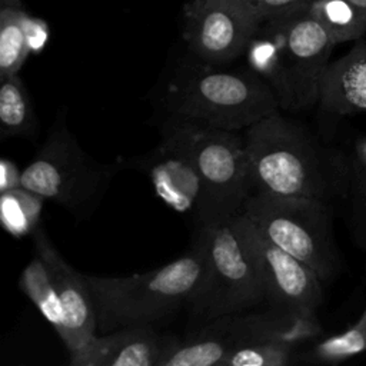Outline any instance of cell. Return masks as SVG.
I'll use <instances>...</instances> for the list:
<instances>
[{
    "mask_svg": "<svg viewBox=\"0 0 366 366\" xmlns=\"http://www.w3.org/2000/svg\"><path fill=\"white\" fill-rule=\"evenodd\" d=\"M252 192L332 203L350 190V160L279 112L244 130Z\"/></svg>",
    "mask_w": 366,
    "mask_h": 366,
    "instance_id": "cell-1",
    "label": "cell"
},
{
    "mask_svg": "<svg viewBox=\"0 0 366 366\" xmlns=\"http://www.w3.org/2000/svg\"><path fill=\"white\" fill-rule=\"evenodd\" d=\"M335 46L303 7L263 21L244 54L250 70L272 87L279 107L297 112L319 103L320 81Z\"/></svg>",
    "mask_w": 366,
    "mask_h": 366,
    "instance_id": "cell-2",
    "label": "cell"
},
{
    "mask_svg": "<svg viewBox=\"0 0 366 366\" xmlns=\"http://www.w3.org/2000/svg\"><path fill=\"white\" fill-rule=\"evenodd\" d=\"M204 270L206 254L197 237L189 253L146 273L122 277L84 274L94 300L97 330L153 326L172 316L187 305Z\"/></svg>",
    "mask_w": 366,
    "mask_h": 366,
    "instance_id": "cell-3",
    "label": "cell"
},
{
    "mask_svg": "<svg viewBox=\"0 0 366 366\" xmlns=\"http://www.w3.org/2000/svg\"><path fill=\"white\" fill-rule=\"evenodd\" d=\"M162 102L172 117L232 132L246 130L279 112L272 87L256 73L210 67L174 77Z\"/></svg>",
    "mask_w": 366,
    "mask_h": 366,
    "instance_id": "cell-4",
    "label": "cell"
},
{
    "mask_svg": "<svg viewBox=\"0 0 366 366\" xmlns=\"http://www.w3.org/2000/svg\"><path fill=\"white\" fill-rule=\"evenodd\" d=\"M240 213L273 243L313 269L323 282L337 273L332 203L252 192Z\"/></svg>",
    "mask_w": 366,
    "mask_h": 366,
    "instance_id": "cell-5",
    "label": "cell"
},
{
    "mask_svg": "<svg viewBox=\"0 0 366 366\" xmlns=\"http://www.w3.org/2000/svg\"><path fill=\"white\" fill-rule=\"evenodd\" d=\"M116 164L92 159L59 113L46 142L21 172L20 186L81 214L102 197Z\"/></svg>",
    "mask_w": 366,
    "mask_h": 366,
    "instance_id": "cell-6",
    "label": "cell"
},
{
    "mask_svg": "<svg viewBox=\"0 0 366 366\" xmlns=\"http://www.w3.org/2000/svg\"><path fill=\"white\" fill-rule=\"evenodd\" d=\"M182 140L202 179L210 204V224L237 216L253 190L244 136L169 116L164 122Z\"/></svg>",
    "mask_w": 366,
    "mask_h": 366,
    "instance_id": "cell-7",
    "label": "cell"
},
{
    "mask_svg": "<svg viewBox=\"0 0 366 366\" xmlns=\"http://www.w3.org/2000/svg\"><path fill=\"white\" fill-rule=\"evenodd\" d=\"M206 270L187 302L193 315L213 320L244 312L264 300L259 272L230 219L200 227Z\"/></svg>",
    "mask_w": 366,
    "mask_h": 366,
    "instance_id": "cell-8",
    "label": "cell"
},
{
    "mask_svg": "<svg viewBox=\"0 0 366 366\" xmlns=\"http://www.w3.org/2000/svg\"><path fill=\"white\" fill-rule=\"evenodd\" d=\"M232 220L259 272L264 300L272 307L316 313L323 302V280L316 272L273 243L242 213Z\"/></svg>",
    "mask_w": 366,
    "mask_h": 366,
    "instance_id": "cell-9",
    "label": "cell"
},
{
    "mask_svg": "<svg viewBox=\"0 0 366 366\" xmlns=\"http://www.w3.org/2000/svg\"><path fill=\"white\" fill-rule=\"evenodd\" d=\"M263 21L246 0H192L186 7L184 39L203 61L234 60Z\"/></svg>",
    "mask_w": 366,
    "mask_h": 366,
    "instance_id": "cell-10",
    "label": "cell"
},
{
    "mask_svg": "<svg viewBox=\"0 0 366 366\" xmlns=\"http://www.w3.org/2000/svg\"><path fill=\"white\" fill-rule=\"evenodd\" d=\"M147 173L157 194L174 210L190 213L200 226H209V197L197 169L179 136L163 123L162 143L149 156Z\"/></svg>",
    "mask_w": 366,
    "mask_h": 366,
    "instance_id": "cell-11",
    "label": "cell"
},
{
    "mask_svg": "<svg viewBox=\"0 0 366 366\" xmlns=\"http://www.w3.org/2000/svg\"><path fill=\"white\" fill-rule=\"evenodd\" d=\"M36 254L43 260L63 310V326L59 332L69 353L96 335L97 316L86 276L76 272L49 240L43 227L33 230Z\"/></svg>",
    "mask_w": 366,
    "mask_h": 366,
    "instance_id": "cell-12",
    "label": "cell"
},
{
    "mask_svg": "<svg viewBox=\"0 0 366 366\" xmlns=\"http://www.w3.org/2000/svg\"><path fill=\"white\" fill-rule=\"evenodd\" d=\"M177 337L163 335L152 325L127 326L94 335L70 352L71 366H160Z\"/></svg>",
    "mask_w": 366,
    "mask_h": 366,
    "instance_id": "cell-13",
    "label": "cell"
},
{
    "mask_svg": "<svg viewBox=\"0 0 366 366\" xmlns=\"http://www.w3.org/2000/svg\"><path fill=\"white\" fill-rule=\"evenodd\" d=\"M226 322L232 349L253 342H285L297 346L322 332L316 313L280 307L246 316H240V313L227 315Z\"/></svg>",
    "mask_w": 366,
    "mask_h": 366,
    "instance_id": "cell-14",
    "label": "cell"
},
{
    "mask_svg": "<svg viewBox=\"0 0 366 366\" xmlns=\"http://www.w3.org/2000/svg\"><path fill=\"white\" fill-rule=\"evenodd\" d=\"M319 104L337 116L366 113V41L363 37L356 40L345 56L326 67L320 81Z\"/></svg>",
    "mask_w": 366,
    "mask_h": 366,
    "instance_id": "cell-15",
    "label": "cell"
},
{
    "mask_svg": "<svg viewBox=\"0 0 366 366\" xmlns=\"http://www.w3.org/2000/svg\"><path fill=\"white\" fill-rule=\"evenodd\" d=\"M230 350L226 316H222L186 339H176L160 366H223Z\"/></svg>",
    "mask_w": 366,
    "mask_h": 366,
    "instance_id": "cell-16",
    "label": "cell"
},
{
    "mask_svg": "<svg viewBox=\"0 0 366 366\" xmlns=\"http://www.w3.org/2000/svg\"><path fill=\"white\" fill-rule=\"evenodd\" d=\"M0 86V137H33L39 122L31 97L17 74L4 76Z\"/></svg>",
    "mask_w": 366,
    "mask_h": 366,
    "instance_id": "cell-17",
    "label": "cell"
},
{
    "mask_svg": "<svg viewBox=\"0 0 366 366\" xmlns=\"http://www.w3.org/2000/svg\"><path fill=\"white\" fill-rule=\"evenodd\" d=\"M306 9L336 44L356 41L366 33V11L350 0H312Z\"/></svg>",
    "mask_w": 366,
    "mask_h": 366,
    "instance_id": "cell-18",
    "label": "cell"
},
{
    "mask_svg": "<svg viewBox=\"0 0 366 366\" xmlns=\"http://www.w3.org/2000/svg\"><path fill=\"white\" fill-rule=\"evenodd\" d=\"M21 7L4 6L0 11V77L17 74L31 53Z\"/></svg>",
    "mask_w": 366,
    "mask_h": 366,
    "instance_id": "cell-19",
    "label": "cell"
},
{
    "mask_svg": "<svg viewBox=\"0 0 366 366\" xmlns=\"http://www.w3.org/2000/svg\"><path fill=\"white\" fill-rule=\"evenodd\" d=\"M20 285L24 293L59 333L63 326V310L46 266L37 254L23 270Z\"/></svg>",
    "mask_w": 366,
    "mask_h": 366,
    "instance_id": "cell-20",
    "label": "cell"
},
{
    "mask_svg": "<svg viewBox=\"0 0 366 366\" xmlns=\"http://www.w3.org/2000/svg\"><path fill=\"white\" fill-rule=\"evenodd\" d=\"M41 199L21 186L1 192V222L6 230L16 236L34 230Z\"/></svg>",
    "mask_w": 366,
    "mask_h": 366,
    "instance_id": "cell-21",
    "label": "cell"
},
{
    "mask_svg": "<svg viewBox=\"0 0 366 366\" xmlns=\"http://www.w3.org/2000/svg\"><path fill=\"white\" fill-rule=\"evenodd\" d=\"M366 352V307L359 320L345 332L317 343L309 359L322 363H339Z\"/></svg>",
    "mask_w": 366,
    "mask_h": 366,
    "instance_id": "cell-22",
    "label": "cell"
},
{
    "mask_svg": "<svg viewBox=\"0 0 366 366\" xmlns=\"http://www.w3.org/2000/svg\"><path fill=\"white\" fill-rule=\"evenodd\" d=\"M295 345L285 342H253L229 352L223 366H285L292 362Z\"/></svg>",
    "mask_w": 366,
    "mask_h": 366,
    "instance_id": "cell-23",
    "label": "cell"
},
{
    "mask_svg": "<svg viewBox=\"0 0 366 366\" xmlns=\"http://www.w3.org/2000/svg\"><path fill=\"white\" fill-rule=\"evenodd\" d=\"M262 21L293 13L306 7L312 0H246Z\"/></svg>",
    "mask_w": 366,
    "mask_h": 366,
    "instance_id": "cell-24",
    "label": "cell"
},
{
    "mask_svg": "<svg viewBox=\"0 0 366 366\" xmlns=\"http://www.w3.org/2000/svg\"><path fill=\"white\" fill-rule=\"evenodd\" d=\"M350 190L355 197V220L359 233V242L366 247V180L352 176Z\"/></svg>",
    "mask_w": 366,
    "mask_h": 366,
    "instance_id": "cell-25",
    "label": "cell"
},
{
    "mask_svg": "<svg viewBox=\"0 0 366 366\" xmlns=\"http://www.w3.org/2000/svg\"><path fill=\"white\" fill-rule=\"evenodd\" d=\"M24 30H26V37L27 43L30 47V51H40L49 39V27L46 21L37 17H31L27 13L24 14Z\"/></svg>",
    "mask_w": 366,
    "mask_h": 366,
    "instance_id": "cell-26",
    "label": "cell"
},
{
    "mask_svg": "<svg viewBox=\"0 0 366 366\" xmlns=\"http://www.w3.org/2000/svg\"><path fill=\"white\" fill-rule=\"evenodd\" d=\"M350 174L366 180V137H359L355 142L353 159L350 160Z\"/></svg>",
    "mask_w": 366,
    "mask_h": 366,
    "instance_id": "cell-27",
    "label": "cell"
},
{
    "mask_svg": "<svg viewBox=\"0 0 366 366\" xmlns=\"http://www.w3.org/2000/svg\"><path fill=\"white\" fill-rule=\"evenodd\" d=\"M0 169H1V182H0L1 192L20 187L21 172H19L11 162H9L7 159H3L0 163Z\"/></svg>",
    "mask_w": 366,
    "mask_h": 366,
    "instance_id": "cell-28",
    "label": "cell"
},
{
    "mask_svg": "<svg viewBox=\"0 0 366 366\" xmlns=\"http://www.w3.org/2000/svg\"><path fill=\"white\" fill-rule=\"evenodd\" d=\"M4 6H14V7H21L20 0H1V7Z\"/></svg>",
    "mask_w": 366,
    "mask_h": 366,
    "instance_id": "cell-29",
    "label": "cell"
},
{
    "mask_svg": "<svg viewBox=\"0 0 366 366\" xmlns=\"http://www.w3.org/2000/svg\"><path fill=\"white\" fill-rule=\"evenodd\" d=\"M350 1H353L356 6H359L360 9H363L366 11V0H350Z\"/></svg>",
    "mask_w": 366,
    "mask_h": 366,
    "instance_id": "cell-30",
    "label": "cell"
}]
</instances>
